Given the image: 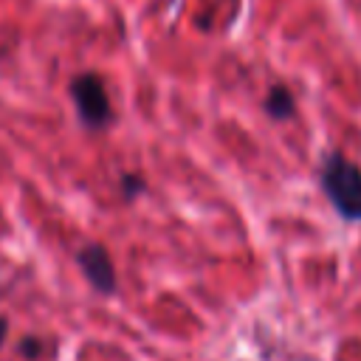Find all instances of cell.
I'll return each instance as SVG.
<instances>
[{
	"label": "cell",
	"mask_w": 361,
	"mask_h": 361,
	"mask_svg": "<svg viewBox=\"0 0 361 361\" xmlns=\"http://www.w3.org/2000/svg\"><path fill=\"white\" fill-rule=\"evenodd\" d=\"M319 180L333 209L344 220L361 223V169L353 161H347L341 152H330L322 161Z\"/></svg>",
	"instance_id": "obj_1"
},
{
	"label": "cell",
	"mask_w": 361,
	"mask_h": 361,
	"mask_svg": "<svg viewBox=\"0 0 361 361\" xmlns=\"http://www.w3.org/2000/svg\"><path fill=\"white\" fill-rule=\"evenodd\" d=\"M71 99L76 104V116L87 130H102L113 121V104L104 82L96 73H79L71 79Z\"/></svg>",
	"instance_id": "obj_2"
},
{
	"label": "cell",
	"mask_w": 361,
	"mask_h": 361,
	"mask_svg": "<svg viewBox=\"0 0 361 361\" xmlns=\"http://www.w3.org/2000/svg\"><path fill=\"white\" fill-rule=\"evenodd\" d=\"M76 262H79V268L85 271L87 282H90L99 293H113V290H116V268H113V259H110V254H107L104 245H99V243L85 245V248L76 254Z\"/></svg>",
	"instance_id": "obj_3"
},
{
	"label": "cell",
	"mask_w": 361,
	"mask_h": 361,
	"mask_svg": "<svg viewBox=\"0 0 361 361\" xmlns=\"http://www.w3.org/2000/svg\"><path fill=\"white\" fill-rule=\"evenodd\" d=\"M265 110L271 118H290L296 113V102L285 85H274L268 99H265Z\"/></svg>",
	"instance_id": "obj_4"
},
{
	"label": "cell",
	"mask_w": 361,
	"mask_h": 361,
	"mask_svg": "<svg viewBox=\"0 0 361 361\" xmlns=\"http://www.w3.org/2000/svg\"><path fill=\"white\" fill-rule=\"evenodd\" d=\"M147 189V180L141 178V175H135V172H127V175H121V192H124V197L127 200H133L135 195H141Z\"/></svg>",
	"instance_id": "obj_5"
},
{
	"label": "cell",
	"mask_w": 361,
	"mask_h": 361,
	"mask_svg": "<svg viewBox=\"0 0 361 361\" xmlns=\"http://www.w3.org/2000/svg\"><path fill=\"white\" fill-rule=\"evenodd\" d=\"M17 350H20V355H23V358L34 361V358H39V355H42V341H39V338H34V336H25V338H20Z\"/></svg>",
	"instance_id": "obj_6"
},
{
	"label": "cell",
	"mask_w": 361,
	"mask_h": 361,
	"mask_svg": "<svg viewBox=\"0 0 361 361\" xmlns=\"http://www.w3.org/2000/svg\"><path fill=\"white\" fill-rule=\"evenodd\" d=\"M6 333H8V322H6V316H0V344L6 341Z\"/></svg>",
	"instance_id": "obj_7"
}]
</instances>
